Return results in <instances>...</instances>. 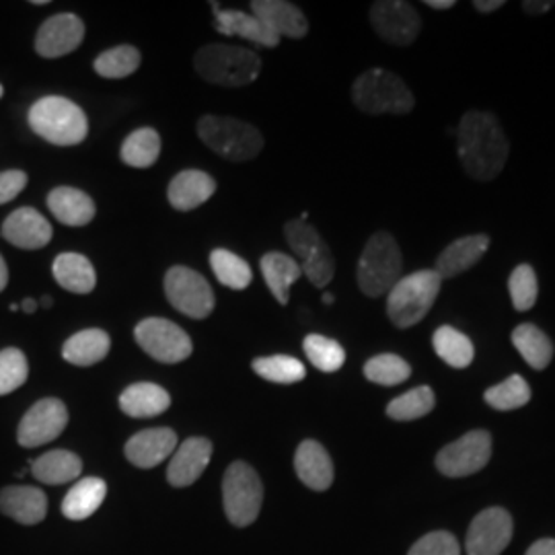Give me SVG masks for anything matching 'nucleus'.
<instances>
[{"label":"nucleus","instance_id":"72a5a7b5","mask_svg":"<svg viewBox=\"0 0 555 555\" xmlns=\"http://www.w3.org/2000/svg\"><path fill=\"white\" fill-rule=\"evenodd\" d=\"M433 344L438 358H442L453 369H467L476 358L474 341L451 325L438 327Z\"/></svg>","mask_w":555,"mask_h":555},{"label":"nucleus","instance_id":"473e14b6","mask_svg":"<svg viewBox=\"0 0 555 555\" xmlns=\"http://www.w3.org/2000/svg\"><path fill=\"white\" fill-rule=\"evenodd\" d=\"M513 344H515L518 354L525 358V362L535 371L547 369L554 358L552 339L533 323L518 325L513 332Z\"/></svg>","mask_w":555,"mask_h":555},{"label":"nucleus","instance_id":"5fc2aeb1","mask_svg":"<svg viewBox=\"0 0 555 555\" xmlns=\"http://www.w3.org/2000/svg\"><path fill=\"white\" fill-rule=\"evenodd\" d=\"M41 307H43V309H50V307H52V297L41 298Z\"/></svg>","mask_w":555,"mask_h":555},{"label":"nucleus","instance_id":"393cba45","mask_svg":"<svg viewBox=\"0 0 555 555\" xmlns=\"http://www.w3.org/2000/svg\"><path fill=\"white\" fill-rule=\"evenodd\" d=\"M215 7V29L222 36H238L243 40L254 41L261 48H278L280 38L274 31H270L256 15L243 13V11H224L217 2Z\"/></svg>","mask_w":555,"mask_h":555},{"label":"nucleus","instance_id":"6e6552de","mask_svg":"<svg viewBox=\"0 0 555 555\" xmlns=\"http://www.w3.org/2000/svg\"><path fill=\"white\" fill-rule=\"evenodd\" d=\"M222 502L224 513L235 527H249L258 520L263 502V486L251 465L243 461L229 465L222 479Z\"/></svg>","mask_w":555,"mask_h":555},{"label":"nucleus","instance_id":"09e8293b","mask_svg":"<svg viewBox=\"0 0 555 555\" xmlns=\"http://www.w3.org/2000/svg\"><path fill=\"white\" fill-rule=\"evenodd\" d=\"M527 555H555V539H539L529 547Z\"/></svg>","mask_w":555,"mask_h":555},{"label":"nucleus","instance_id":"6e6d98bb","mask_svg":"<svg viewBox=\"0 0 555 555\" xmlns=\"http://www.w3.org/2000/svg\"><path fill=\"white\" fill-rule=\"evenodd\" d=\"M323 302H325V305H332V302H334V295L325 293V295H323Z\"/></svg>","mask_w":555,"mask_h":555},{"label":"nucleus","instance_id":"13d9d810","mask_svg":"<svg viewBox=\"0 0 555 555\" xmlns=\"http://www.w3.org/2000/svg\"><path fill=\"white\" fill-rule=\"evenodd\" d=\"M2 93H4V91H2V85H0V98H2Z\"/></svg>","mask_w":555,"mask_h":555},{"label":"nucleus","instance_id":"20e7f679","mask_svg":"<svg viewBox=\"0 0 555 555\" xmlns=\"http://www.w3.org/2000/svg\"><path fill=\"white\" fill-rule=\"evenodd\" d=\"M401 272L403 258L396 238L389 233H375L358 259V288L366 297H385L401 280Z\"/></svg>","mask_w":555,"mask_h":555},{"label":"nucleus","instance_id":"412c9836","mask_svg":"<svg viewBox=\"0 0 555 555\" xmlns=\"http://www.w3.org/2000/svg\"><path fill=\"white\" fill-rule=\"evenodd\" d=\"M295 469L298 479L315 492H325L334 483L332 456L318 440H302L298 444Z\"/></svg>","mask_w":555,"mask_h":555},{"label":"nucleus","instance_id":"f257e3e1","mask_svg":"<svg viewBox=\"0 0 555 555\" xmlns=\"http://www.w3.org/2000/svg\"><path fill=\"white\" fill-rule=\"evenodd\" d=\"M459 159L469 178L496 179L508 160V140L496 116L472 109L456 126Z\"/></svg>","mask_w":555,"mask_h":555},{"label":"nucleus","instance_id":"4d7b16f0","mask_svg":"<svg viewBox=\"0 0 555 555\" xmlns=\"http://www.w3.org/2000/svg\"><path fill=\"white\" fill-rule=\"evenodd\" d=\"M31 4H38V7H41V4H48V0H34Z\"/></svg>","mask_w":555,"mask_h":555},{"label":"nucleus","instance_id":"a19ab883","mask_svg":"<svg viewBox=\"0 0 555 555\" xmlns=\"http://www.w3.org/2000/svg\"><path fill=\"white\" fill-rule=\"evenodd\" d=\"M251 366L256 375L278 385H293L307 377L305 364L293 357L256 358Z\"/></svg>","mask_w":555,"mask_h":555},{"label":"nucleus","instance_id":"bb28decb","mask_svg":"<svg viewBox=\"0 0 555 555\" xmlns=\"http://www.w3.org/2000/svg\"><path fill=\"white\" fill-rule=\"evenodd\" d=\"M171 396L155 383H134L119 396V410L130 417H155L167 412Z\"/></svg>","mask_w":555,"mask_h":555},{"label":"nucleus","instance_id":"6ab92c4d","mask_svg":"<svg viewBox=\"0 0 555 555\" xmlns=\"http://www.w3.org/2000/svg\"><path fill=\"white\" fill-rule=\"evenodd\" d=\"M178 435L171 428H149L126 442V459L140 469H153L176 453Z\"/></svg>","mask_w":555,"mask_h":555},{"label":"nucleus","instance_id":"4c0bfd02","mask_svg":"<svg viewBox=\"0 0 555 555\" xmlns=\"http://www.w3.org/2000/svg\"><path fill=\"white\" fill-rule=\"evenodd\" d=\"M435 403H437L435 391L430 387L422 385L403 396L396 397L387 405V416L396 422H412V420H420V417L430 414L435 410Z\"/></svg>","mask_w":555,"mask_h":555},{"label":"nucleus","instance_id":"58836bf2","mask_svg":"<svg viewBox=\"0 0 555 555\" xmlns=\"http://www.w3.org/2000/svg\"><path fill=\"white\" fill-rule=\"evenodd\" d=\"M302 350L321 373H336L346 362V350L332 337L309 334L302 341Z\"/></svg>","mask_w":555,"mask_h":555},{"label":"nucleus","instance_id":"5701e85b","mask_svg":"<svg viewBox=\"0 0 555 555\" xmlns=\"http://www.w3.org/2000/svg\"><path fill=\"white\" fill-rule=\"evenodd\" d=\"M0 513L21 525H38L48 515V498L34 486H9L0 492Z\"/></svg>","mask_w":555,"mask_h":555},{"label":"nucleus","instance_id":"ea45409f","mask_svg":"<svg viewBox=\"0 0 555 555\" xmlns=\"http://www.w3.org/2000/svg\"><path fill=\"white\" fill-rule=\"evenodd\" d=\"M483 399L490 408H494L498 412H511V410H518L531 401V387L520 375H513L494 387H490L483 393Z\"/></svg>","mask_w":555,"mask_h":555},{"label":"nucleus","instance_id":"c9c22d12","mask_svg":"<svg viewBox=\"0 0 555 555\" xmlns=\"http://www.w3.org/2000/svg\"><path fill=\"white\" fill-rule=\"evenodd\" d=\"M210 266L220 284L231 291H245L251 284L254 274L249 263L229 249H215L210 254Z\"/></svg>","mask_w":555,"mask_h":555},{"label":"nucleus","instance_id":"a211bd4d","mask_svg":"<svg viewBox=\"0 0 555 555\" xmlns=\"http://www.w3.org/2000/svg\"><path fill=\"white\" fill-rule=\"evenodd\" d=\"M251 15H256L278 38L300 40L309 34V21L297 4L286 0H254Z\"/></svg>","mask_w":555,"mask_h":555},{"label":"nucleus","instance_id":"a18cd8bd","mask_svg":"<svg viewBox=\"0 0 555 555\" xmlns=\"http://www.w3.org/2000/svg\"><path fill=\"white\" fill-rule=\"evenodd\" d=\"M408 555H461V547L453 533L435 531L417 539Z\"/></svg>","mask_w":555,"mask_h":555},{"label":"nucleus","instance_id":"423d86ee","mask_svg":"<svg viewBox=\"0 0 555 555\" xmlns=\"http://www.w3.org/2000/svg\"><path fill=\"white\" fill-rule=\"evenodd\" d=\"M352 101L360 112L371 116H403L410 114L416 103L408 85L399 79L396 73L383 68H371L354 80Z\"/></svg>","mask_w":555,"mask_h":555},{"label":"nucleus","instance_id":"39448f33","mask_svg":"<svg viewBox=\"0 0 555 555\" xmlns=\"http://www.w3.org/2000/svg\"><path fill=\"white\" fill-rule=\"evenodd\" d=\"M194 66L199 77L220 87H245L258 79L261 60L256 52L229 43H210L202 48Z\"/></svg>","mask_w":555,"mask_h":555},{"label":"nucleus","instance_id":"de8ad7c7","mask_svg":"<svg viewBox=\"0 0 555 555\" xmlns=\"http://www.w3.org/2000/svg\"><path fill=\"white\" fill-rule=\"evenodd\" d=\"M554 7V0H545V2H543V0H541V2H537V0H525V2H522V11L529 13V15H545V13H550Z\"/></svg>","mask_w":555,"mask_h":555},{"label":"nucleus","instance_id":"f03ea898","mask_svg":"<svg viewBox=\"0 0 555 555\" xmlns=\"http://www.w3.org/2000/svg\"><path fill=\"white\" fill-rule=\"evenodd\" d=\"M31 130L56 146H75L87 139L89 121L75 101L48 95L29 109Z\"/></svg>","mask_w":555,"mask_h":555},{"label":"nucleus","instance_id":"f3484780","mask_svg":"<svg viewBox=\"0 0 555 555\" xmlns=\"http://www.w3.org/2000/svg\"><path fill=\"white\" fill-rule=\"evenodd\" d=\"M212 456V442L208 438H188L176 449L167 469V479L173 488H188L198 481Z\"/></svg>","mask_w":555,"mask_h":555},{"label":"nucleus","instance_id":"f704fd0d","mask_svg":"<svg viewBox=\"0 0 555 555\" xmlns=\"http://www.w3.org/2000/svg\"><path fill=\"white\" fill-rule=\"evenodd\" d=\"M121 160L130 167L146 169L155 165L160 155V137L153 128H139L134 130L121 144Z\"/></svg>","mask_w":555,"mask_h":555},{"label":"nucleus","instance_id":"aec40b11","mask_svg":"<svg viewBox=\"0 0 555 555\" xmlns=\"http://www.w3.org/2000/svg\"><path fill=\"white\" fill-rule=\"evenodd\" d=\"M2 237L20 249H41L52 238V224L34 208H20L2 222Z\"/></svg>","mask_w":555,"mask_h":555},{"label":"nucleus","instance_id":"9d476101","mask_svg":"<svg viewBox=\"0 0 555 555\" xmlns=\"http://www.w3.org/2000/svg\"><path fill=\"white\" fill-rule=\"evenodd\" d=\"M165 295L173 309L190 319H206L215 311V293L196 270L173 266L165 274Z\"/></svg>","mask_w":555,"mask_h":555},{"label":"nucleus","instance_id":"ddd939ff","mask_svg":"<svg viewBox=\"0 0 555 555\" xmlns=\"http://www.w3.org/2000/svg\"><path fill=\"white\" fill-rule=\"evenodd\" d=\"M371 23L380 40L393 46H410L416 41L422 20L416 9L403 0H378L371 7Z\"/></svg>","mask_w":555,"mask_h":555},{"label":"nucleus","instance_id":"864d4df0","mask_svg":"<svg viewBox=\"0 0 555 555\" xmlns=\"http://www.w3.org/2000/svg\"><path fill=\"white\" fill-rule=\"evenodd\" d=\"M21 309L25 311V313H36L38 311V300H34V298H25L23 302H21Z\"/></svg>","mask_w":555,"mask_h":555},{"label":"nucleus","instance_id":"4be33fe9","mask_svg":"<svg viewBox=\"0 0 555 555\" xmlns=\"http://www.w3.org/2000/svg\"><path fill=\"white\" fill-rule=\"evenodd\" d=\"M215 192H217V181L208 173L198 169H185L171 179L167 198L176 210L190 212V210H196L202 204H206L215 196Z\"/></svg>","mask_w":555,"mask_h":555},{"label":"nucleus","instance_id":"e433bc0d","mask_svg":"<svg viewBox=\"0 0 555 555\" xmlns=\"http://www.w3.org/2000/svg\"><path fill=\"white\" fill-rule=\"evenodd\" d=\"M140 52L134 46H116L95 59V73L103 79H126L139 70Z\"/></svg>","mask_w":555,"mask_h":555},{"label":"nucleus","instance_id":"0eeeda50","mask_svg":"<svg viewBox=\"0 0 555 555\" xmlns=\"http://www.w3.org/2000/svg\"><path fill=\"white\" fill-rule=\"evenodd\" d=\"M198 134L208 149L233 163L256 159L263 149L261 132L243 119L204 116L198 121Z\"/></svg>","mask_w":555,"mask_h":555},{"label":"nucleus","instance_id":"a878e982","mask_svg":"<svg viewBox=\"0 0 555 555\" xmlns=\"http://www.w3.org/2000/svg\"><path fill=\"white\" fill-rule=\"evenodd\" d=\"M48 208L66 227H85L95 219V202L77 188H56L48 194Z\"/></svg>","mask_w":555,"mask_h":555},{"label":"nucleus","instance_id":"c85d7f7f","mask_svg":"<svg viewBox=\"0 0 555 555\" xmlns=\"http://www.w3.org/2000/svg\"><path fill=\"white\" fill-rule=\"evenodd\" d=\"M261 276L266 280L270 293L276 297L280 305H288L291 298V286L302 276V268L297 259L280 251H270L266 254L261 261Z\"/></svg>","mask_w":555,"mask_h":555},{"label":"nucleus","instance_id":"3c124183","mask_svg":"<svg viewBox=\"0 0 555 555\" xmlns=\"http://www.w3.org/2000/svg\"><path fill=\"white\" fill-rule=\"evenodd\" d=\"M426 7L435 11H449L455 7V0H426Z\"/></svg>","mask_w":555,"mask_h":555},{"label":"nucleus","instance_id":"7ed1b4c3","mask_svg":"<svg viewBox=\"0 0 555 555\" xmlns=\"http://www.w3.org/2000/svg\"><path fill=\"white\" fill-rule=\"evenodd\" d=\"M442 288V278L437 270H417L401 276L387 295V315L399 330L414 327L426 318L437 302Z\"/></svg>","mask_w":555,"mask_h":555},{"label":"nucleus","instance_id":"37998d69","mask_svg":"<svg viewBox=\"0 0 555 555\" xmlns=\"http://www.w3.org/2000/svg\"><path fill=\"white\" fill-rule=\"evenodd\" d=\"M508 291H511V298H513L516 311L525 313V311L533 309L537 297H539V282H537L535 270L529 263L516 266L515 272L511 274V280H508Z\"/></svg>","mask_w":555,"mask_h":555},{"label":"nucleus","instance_id":"f8f14e48","mask_svg":"<svg viewBox=\"0 0 555 555\" xmlns=\"http://www.w3.org/2000/svg\"><path fill=\"white\" fill-rule=\"evenodd\" d=\"M492 459V437L486 430H472L440 449L438 472L447 477H467L481 472Z\"/></svg>","mask_w":555,"mask_h":555},{"label":"nucleus","instance_id":"c756f323","mask_svg":"<svg viewBox=\"0 0 555 555\" xmlns=\"http://www.w3.org/2000/svg\"><path fill=\"white\" fill-rule=\"evenodd\" d=\"M107 496V486L101 477H85L77 481L62 500V515L68 520H85L98 513Z\"/></svg>","mask_w":555,"mask_h":555},{"label":"nucleus","instance_id":"c03bdc74","mask_svg":"<svg viewBox=\"0 0 555 555\" xmlns=\"http://www.w3.org/2000/svg\"><path fill=\"white\" fill-rule=\"evenodd\" d=\"M29 377L27 358L20 348H7L0 352V396H9L25 385Z\"/></svg>","mask_w":555,"mask_h":555},{"label":"nucleus","instance_id":"7c9ffc66","mask_svg":"<svg viewBox=\"0 0 555 555\" xmlns=\"http://www.w3.org/2000/svg\"><path fill=\"white\" fill-rule=\"evenodd\" d=\"M109 348L112 337L103 330H82L64 341L62 358L75 366H91L107 357Z\"/></svg>","mask_w":555,"mask_h":555},{"label":"nucleus","instance_id":"4468645a","mask_svg":"<svg viewBox=\"0 0 555 555\" xmlns=\"http://www.w3.org/2000/svg\"><path fill=\"white\" fill-rule=\"evenodd\" d=\"M66 424H68L66 405L60 399L48 397L38 401L36 405H31V410L23 416L17 430V440L25 449H36L59 438L64 433Z\"/></svg>","mask_w":555,"mask_h":555},{"label":"nucleus","instance_id":"79ce46f5","mask_svg":"<svg viewBox=\"0 0 555 555\" xmlns=\"http://www.w3.org/2000/svg\"><path fill=\"white\" fill-rule=\"evenodd\" d=\"M364 377L375 385L396 387L412 377V366L397 354H378L364 364Z\"/></svg>","mask_w":555,"mask_h":555},{"label":"nucleus","instance_id":"8fccbe9b","mask_svg":"<svg viewBox=\"0 0 555 555\" xmlns=\"http://www.w3.org/2000/svg\"><path fill=\"white\" fill-rule=\"evenodd\" d=\"M474 7L479 13H494V11L504 7V0H476Z\"/></svg>","mask_w":555,"mask_h":555},{"label":"nucleus","instance_id":"9b49d317","mask_svg":"<svg viewBox=\"0 0 555 555\" xmlns=\"http://www.w3.org/2000/svg\"><path fill=\"white\" fill-rule=\"evenodd\" d=\"M134 339L149 357L165 364L183 362L194 352L192 337L169 319L149 318L140 321L134 330Z\"/></svg>","mask_w":555,"mask_h":555},{"label":"nucleus","instance_id":"1a4fd4ad","mask_svg":"<svg viewBox=\"0 0 555 555\" xmlns=\"http://www.w3.org/2000/svg\"><path fill=\"white\" fill-rule=\"evenodd\" d=\"M284 237L288 241L293 254L297 256L302 274L318 288H325L336 274V259L330 245L321 238L318 231L302 220H288L284 224Z\"/></svg>","mask_w":555,"mask_h":555},{"label":"nucleus","instance_id":"2eb2a0df","mask_svg":"<svg viewBox=\"0 0 555 555\" xmlns=\"http://www.w3.org/2000/svg\"><path fill=\"white\" fill-rule=\"evenodd\" d=\"M513 539V516L508 511L494 506L474 518L465 550L467 555H500Z\"/></svg>","mask_w":555,"mask_h":555},{"label":"nucleus","instance_id":"2f4dec72","mask_svg":"<svg viewBox=\"0 0 555 555\" xmlns=\"http://www.w3.org/2000/svg\"><path fill=\"white\" fill-rule=\"evenodd\" d=\"M80 472H82L80 456L62 449L50 451L40 459L31 461V474L46 486L70 483L80 476Z\"/></svg>","mask_w":555,"mask_h":555},{"label":"nucleus","instance_id":"dca6fc26","mask_svg":"<svg viewBox=\"0 0 555 555\" xmlns=\"http://www.w3.org/2000/svg\"><path fill=\"white\" fill-rule=\"evenodd\" d=\"M85 38V23L73 13H60L41 23L36 52L41 59H62L75 52Z\"/></svg>","mask_w":555,"mask_h":555},{"label":"nucleus","instance_id":"603ef678","mask_svg":"<svg viewBox=\"0 0 555 555\" xmlns=\"http://www.w3.org/2000/svg\"><path fill=\"white\" fill-rule=\"evenodd\" d=\"M9 284V268H7V261L0 256V293L7 288Z\"/></svg>","mask_w":555,"mask_h":555},{"label":"nucleus","instance_id":"49530a36","mask_svg":"<svg viewBox=\"0 0 555 555\" xmlns=\"http://www.w3.org/2000/svg\"><path fill=\"white\" fill-rule=\"evenodd\" d=\"M27 188V173L13 169L0 173V206L17 198L21 192Z\"/></svg>","mask_w":555,"mask_h":555},{"label":"nucleus","instance_id":"cd10ccee","mask_svg":"<svg viewBox=\"0 0 555 555\" xmlns=\"http://www.w3.org/2000/svg\"><path fill=\"white\" fill-rule=\"evenodd\" d=\"M52 274L64 291L75 295H89L98 286L93 263L80 254H60L52 263Z\"/></svg>","mask_w":555,"mask_h":555},{"label":"nucleus","instance_id":"b1692460","mask_svg":"<svg viewBox=\"0 0 555 555\" xmlns=\"http://www.w3.org/2000/svg\"><path fill=\"white\" fill-rule=\"evenodd\" d=\"M490 237L488 235H467V237L456 238L451 245L442 249V254L437 259L438 276L455 278L467 270H472L479 259L486 256L490 249Z\"/></svg>","mask_w":555,"mask_h":555}]
</instances>
